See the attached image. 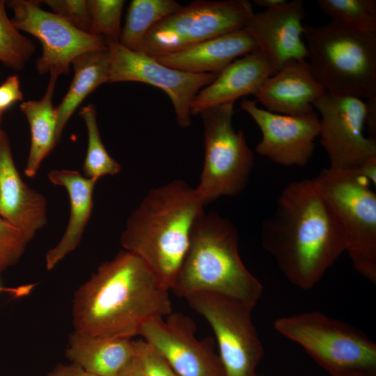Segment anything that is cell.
I'll return each instance as SVG.
<instances>
[{"label": "cell", "mask_w": 376, "mask_h": 376, "mask_svg": "<svg viewBox=\"0 0 376 376\" xmlns=\"http://www.w3.org/2000/svg\"><path fill=\"white\" fill-rule=\"evenodd\" d=\"M261 242L288 281L309 290L345 251L343 230L314 179L288 184L262 224Z\"/></svg>", "instance_id": "1"}, {"label": "cell", "mask_w": 376, "mask_h": 376, "mask_svg": "<svg viewBox=\"0 0 376 376\" xmlns=\"http://www.w3.org/2000/svg\"><path fill=\"white\" fill-rule=\"evenodd\" d=\"M169 289L138 256L121 251L75 291V331L104 338L140 335L148 322L172 313Z\"/></svg>", "instance_id": "2"}, {"label": "cell", "mask_w": 376, "mask_h": 376, "mask_svg": "<svg viewBox=\"0 0 376 376\" xmlns=\"http://www.w3.org/2000/svg\"><path fill=\"white\" fill-rule=\"evenodd\" d=\"M203 207L195 188L183 180L152 189L127 218L120 244L171 290Z\"/></svg>", "instance_id": "3"}, {"label": "cell", "mask_w": 376, "mask_h": 376, "mask_svg": "<svg viewBox=\"0 0 376 376\" xmlns=\"http://www.w3.org/2000/svg\"><path fill=\"white\" fill-rule=\"evenodd\" d=\"M238 240L231 221L216 212H203L193 226L171 290L184 298L199 292L217 294L253 308L263 285L243 263Z\"/></svg>", "instance_id": "4"}, {"label": "cell", "mask_w": 376, "mask_h": 376, "mask_svg": "<svg viewBox=\"0 0 376 376\" xmlns=\"http://www.w3.org/2000/svg\"><path fill=\"white\" fill-rule=\"evenodd\" d=\"M310 70L331 94L361 99L376 97V30L331 20L304 24Z\"/></svg>", "instance_id": "5"}, {"label": "cell", "mask_w": 376, "mask_h": 376, "mask_svg": "<svg viewBox=\"0 0 376 376\" xmlns=\"http://www.w3.org/2000/svg\"><path fill=\"white\" fill-rule=\"evenodd\" d=\"M274 327L331 376H376V343L348 323L312 311L278 318Z\"/></svg>", "instance_id": "6"}, {"label": "cell", "mask_w": 376, "mask_h": 376, "mask_svg": "<svg viewBox=\"0 0 376 376\" xmlns=\"http://www.w3.org/2000/svg\"><path fill=\"white\" fill-rule=\"evenodd\" d=\"M345 235L353 267L376 283V194L352 170L327 168L313 178Z\"/></svg>", "instance_id": "7"}, {"label": "cell", "mask_w": 376, "mask_h": 376, "mask_svg": "<svg viewBox=\"0 0 376 376\" xmlns=\"http://www.w3.org/2000/svg\"><path fill=\"white\" fill-rule=\"evenodd\" d=\"M234 103L202 111L204 162L195 190L204 206L221 196H235L246 187L254 164L253 153L242 130L232 120Z\"/></svg>", "instance_id": "8"}, {"label": "cell", "mask_w": 376, "mask_h": 376, "mask_svg": "<svg viewBox=\"0 0 376 376\" xmlns=\"http://www.w3.org/2000/svg\"><path fill=\"white\" fill-rule=\"evenodd\" d=\"M247 0L192 1L154 25L136 51L155 58L244 28L253 15Z\"/></svg>", "instance_id": "9"}, {"label": "cell", "mask_w": 376, "mask_h": 376, "mask_svg": "<svg viewBox=\"0 0 376 376\" xmlns=\"http://www.w3.org/2000/svg\"><path fill=\"white\" fill-rule=\"evenodd\" d=\"M186 301L212 327L225 376H255L263 347L253 323V308L225 296L199 292Z\"/></svg>", "instance_id": "10"}, {"label": "cell", "mask_w": 376, "mask_h": 376, "mask_svg": "<svg viewBox=\"0 0 376 376\" xmlns=\"http://www.w3.org/2000/svg\"><path fill=\"white\" fill-rule=\"evenodd\" d=\"M40 1L10 0L6 4L13 12L14 26L37 38L42 53L36 61L38 74L67 75L79 55L108 47L102 37L81 31L56 14L42 10Z\"/></svg>", "instance_id": "11"}, {"label": "cell", "mask_w": 376, "mask_h": 376, "mask_svg": "<svg viewBox=\"0 0 376 376\" xmlns=\"http://www.w3.org/2000/svg\"><path fill=\"white\" fill-rule=\"evenodd\" d=\"M320 113V143L330 168L354 170L376 158V139L363 133L366 102L362 99L326 93L314 104Z\"/></svg>", "instance_id": "12"}, {"label": "cell", "mask_w": 376, "mask_h": 376, "mask_svg": "<svg viewBox=\"0 0 376 376\" xmlns=\"http://www.w3.org/2000/svg\"><path fill=\"white\" fill-rule=\"evenodd\" d=\"M108 49L110 57L108 83L137 81L162 90L171 100L176 121L182 128L191 125V107L194 97L217 76L170 68L153 56L127 49L119 42H108Z\"/></svg>", "instance_id": "13"}, {"label": "cell", "mask_w": 376, "mask_h": 376, "mask_svg": "<svg viewBox=\"0 0 376 376\" xmlns=\"http://www.w3.org/2000/svg\"><path fill=\"white\" fill-rule=\"evenodd\" d=\"M194 321L180 312L153 319L141 328L140 335L155 348L178 376H225L214 340L196 337Z\"/></svg>", "instance_id": "14"}, {"label": "cell", "mask_w": 376, "mask_h": 376, "mask_svg": "<svg viewBox=\"0 0 376 376\" xmlns=\"http://www.w3.org/2000/svg\"><path fill=\"white\" fill-rule=\"evenodd\" d=\"M241 109L259 127L261 141L256 152L284 166H304L311 159L320 132L317 113L301 116L279 114L259 108L256 102L243 98Z\"/></svg>", "instance_id": "15"}, {"label": "cell", "mask_w": 376, "mask_h": 376, "mask_svg": "<svg viewBox=\"0 0 376 376\" xmlns=\"http://www.w3.org/2000/svg\"><path fill=\"white\" fill-rule=\"evenodd\" d=\"M302 0H292L263 12L253 13L244 28L258 48L277 70L286 64L307 58Z\"/></svg>", "instance_id": "16"}, {"label": "cell", "mask_w": 376, "mask_h": 376, "mask_svg": "<svg viewBox=\"0 0 376 376\" xmlns=\"http://www.w3.org/2000/svg\"><path fill=\"white\" fill-rule=\"evenodd\" d=\"M47 201L22 179L14 163L9 138L0 130V217L19 229L30 242L47 222Z\"/></svg>", "instance_id": "17"}, {"label": "cell", "mask_w": 376, "mask_h": 376, "mask_svg": "<svg viewBox=\"0 0 376 376\" xmlns=\"http://www.w3.org/2000/svg\"><path fill=\"white\" fill-rule=\"evenodd\" d=\"M326 93L304 59L286 64L268 77L254 95L269 111L301 116L315 112L313 104Z\"/></svg>", "instance_id": "18"}, {"label": "cell", "mask_w": 376, "mask_h": 376, "mask_svg": "<svg viewBox=\"0 0 376 376\" xmlns=\"http://www.w3.org/2000/svg\"><path fill=\"white\" fill-rule=\"evenodd\" d=\"M277 71L258 48L237 58L198 93L191 104V116L211 107L234 103L245 95H254L263 82Z\"/></svg>", "instance_id": "19"}, {"label": "cell", "mask_w": 376, "mask_h": 376, "mask_svg": "<svg viewBox=\"0 0 376 376\" xmlns=\"http://www.w3.org/2000/svg\"><path fill=\"white\" fill-rule=\"evenodd\" d=\"M256 49L254 39L242 28L155 58L181 71L219 75L233 61Z\"/></svg>", "instance_id": "20"}, {"label": "cell", "mask_w": 376, "mask_h": 376, "mask_svg": "<svg viewBox=\"0 0 376 376\" xmlns=\"http://www.w3.org/2000/svg\"><path fill=\"white\" fill-rule=\"evenodd\" d=\"M49 181L63 187L70 201V214L63 236L45 256V265L51 270L79 244L93 207V191L97 182L74 170H52L47 174Z\"/></svg>", "instance_id": "21"}, {"label": "cell", "mask_w": 376, "mask_h": 376, "mask_svg": "<svg viewBox=\"0 0 376 376\" xmlns=\"http://www.w3.org/2000/svg\"><path fill=\"white\" fill-rule=\"evenodd\" d=\"M65 357L98 376H118L134 359L133 340L98 338L74 331Z\"/></svg>", "instance_id": "22"}, {"label": "cell", "mask_w": 376, "mask_h": 376, "mask_svg": "<svg viewBox=\"0 0 376 376\" xmlns=\"http://www.w3.org/2000/svg\"><path fill=\"white\" fill-rule=\"evenodd\" d=\"M72 65L75 74L71 84L55 108L58 141L67 122L85 97L101 84L108 83L110 72L108 47L84 52L74 58Z\"/></svg>", "instance_id": "23"}, {"label": "cell", "mask_w": 376, "mask_h": 376, "mask_svg": "<svg viewBox=\"0 0 376 376\" xmlns=\"http://www.w3.org/2000/svg\"><path fill=\"white\" fill-rule=\"evenodd\" d=\"M49 81L43 97L39 100H29L20 104L30 127L31 145L24 174L33 178L44 159L58 142L56 114L52 99L58 76L49 75Z\"/></svg>", "instance_id": "24"}, {"label": "cell", "mask_w": 376, "mask_h": 376, "mask_svg": "<svg viewBox=\"0 0 376 376\" xmlns=\"http://www.w3.org/2000/svg\"><path fill=\"white\" fill-rule=\"evenodd\" d=\"M182 5L174 0H132L127 8L119 44L136 51L148 31Z\"/></svg>", "instance_id": "25"}, {"label": "cell", "mask_w": 376, "mask_h": 376, "mask_svg": "<svg viewBox=\"0 0 376 376\" xmlns=\"http://www.w3.org/2000/svg\"><path fill=\"white\" fill-rule=\"evenodd\" d=\"M79 114L88 134L87 150L82 166L84 176L97 181L102 176L117 174L121 166L110 156L102 141L95 105L89 104L82 107Z\"/></svg>", "instance_id": "26"}, {"label": "cell", "mask_w": 376, "mask_h": 376, "mask_svg": "<svg viewBox=\"0 0 376 376\" xmlns=\"http://www.w3.org/2000/svg\"><path fill=\"white\" fill-rule=\"evenodd\" d=\"M6 4V1L0 0V61L10 69L19 71L33 54L36 47L8 17Z\"/></svg>", "instance_id": "27"}, {"label": "cell", "mask_w": 376, "mask_h": 376, "mask_svg": "<svg viewBox=\"0 0 376 376\" xmlns=\"http://www.w3.org/2000/svg\"><path fill=\"white\" fill-rule=\"evenodd\" d=\"M320 10L331 20L365 30H376V1L318 0Z\"/></svg>", "instance_id": "28"}, {"label": "cell", "mask_w": 376, "mask_h": 376, "mask_svg": "<svg viewBox=\"0 0 376 376\" xmlns=\"http://www.w3.org/2000/svg\"><path fill=\"white\" fill-rule=\"evenodd\" d=\"M91 17L88 33L105 38L107 42H118L123 0H88Z\"/></svg>", "instance_id": "29"}, {"label": "cell", "mask_w": 376, "mask_h": 376, "mask_svg": "<svg viewBox=\"0 0 376 376\" xmlns=\"http://www.w3.org/2000/svg\"><path fill=\"white\" fill-rule=\"evenodd\" d=\"M29 242L19 229L0 217V273L19 261Z\"/></svg>", "instance_id": "30"}, {"label": "cell", "mask_w": 376, "mask_h": 376, "mask_svg": "<svg viewBox=\"0 0 376 376\" xmlns=\"http://www.w3.org/2000/svg\"><path fill=\"white\" fill-rule=\"evenodd\" d=\"M134 357L146 376H178L162 354L143 339L133 340Z\"/></svg>", "instance_id": "31"}, {"label": "cell", "mask_w": 376, "mask_h": 376, "mask_svg": "<svg viewBox=\"0 0 376 376\" xmlns=\"http://www.w3.org/2000/svg\"><path fill=\"white\" fill-rule=\"evenodd\" d=\"M42 2L77 29L88 33L91 17L88 0H45Z\"/></svg>", "instance_id": "32"}, {"label": "cell", "mask_w": 376, "mask_h": 376, "mask_svg": "<svg viewBox=\"0 0 376 376\" xmlns=\"http://www.w3.org/2000/svg\"><path fill=\"white\" fill-rule=\"evenodd\" d=\"M22 100V93L19 77L12 75L0 85V111L4 112L13 104Z\"/></svg>", "instance_id": "33"}, {"label": "cell", "mask_w": 376, "mask_h": 376, "mask_svg": "<svg viewBox=\"0 0 376 376\" xmlns=\"http://www.w3.org/2000/svg\"><path fill=\"white\" fill-rule=\"evenodd\" d=\"M47 376H98L90 373L81 367L71 363L70 364H57Z\"/></svg>", "instance_id": "34"}, {"label": "cell", "mask_w": 376, "mask_h": 376, "mask_svg": "<svg viewBox=\"0 0 376 376\" xmlns=\"http://www.w3.org/2000/svg\"><path fill=\"white\" fill-rule=\"evenodd\" d=\"M365 125H367L370 138L375 139L376 134V97L367 99L366 102Z\"/></svg>", "instance_id": "35"}, {"label": "cell", "mask_w": 376, "mask_h": 376, "mask_svg": "<svg viewBox=\"0 0 376 376\" xmlns=\"http://www.w3.org/2000/svg\"><path fill=\"white\" fill-rule=\"evenodd\" d=\"M354 171L359 176L376 185V158L371 159Z\"/></svg>", "instance_id": "36"}, {"label": "cell", "mask_w": 376, "mask_h": 376, "mask_svg": "<svg viewBox=\"0 0 376 376\" xmlns=\"http://www.w3.org/2000/svg\"><path fill=\"white\" fill-rule=\"evenodd\" d=\"M118 376H146L134 357L132 361L120 372Z\"/></svg>", "instance_id": "37"}, {"label": "cell", "mask_w": 376, "mask_h": 376, "mask_svg": "<svg viewBox=\"0 0 376 376\" xmlns=\"http://www.w3.org/2000/svg\"><path fill=\"white\" fill-rule=\"evenodd\" d=\"M285 0H255L254 3L258 6L270 9L286 2Z\"/></svg>", "instance_id": "38"}, {"label": "cell", "mask_w": 376, "mask_h": 376, "mask_svg": "<svg viewBox=\"0 0 376 376\" xmlns=\"http://www.w3.org/2000/svg\"><path fill=\"white\" fill-rule=\"evenodd\" d=\"M3 113V112L0 111V130H1V123Z\"/></svg>", "instance_id": "39"}, {"label": "cell", "mask_w": 376, "mask_h": 376, "mask_svg": "<svg viewBox=\"0 0 376 376\" xmlns=\"http://www.w3.org/2000/svg\"><path fill=\"white\" fill-rule=\"evenodd\" d=\"M255 376H265V375H260L256 374Z\"/></svg>", "instance_id": "40"}]
</instances>
